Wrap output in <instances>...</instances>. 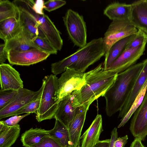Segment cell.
Segmentation results:
<instances>
[{
    "label": "cell",
    "mask_w": 147,
    "mask_h": 147,
    "mask_svg": "<svg viewBox=\"0 0 147 147\" xmlns=\"http://www.w3.org/2000/svg\"><path fill=\"white\" fill-rule=\"evenodd\" d=\"M49 136L54 139L62 147H72L68 128L56 119L53 128L49 130Z\"/></svg>",
    "instance_id": "23"
},
{
    "label": "cell",
    "mask_w": 147,
    "mask_h": 147,
    "mask_svg": "<svg viewBox=\"0 0 147 147\" xmlns=\"http://www.w3.org/2000/svg\"><path fill=\"white\" fill-rule=\"evenodd\" d=\"M110 139L100 140L93 147H109Z\"/></svg>",
    "instance_id": "41"
},
{
    "label": "cell",
    "mask_w": 147,
    "mask_h": 147,
    "mask_svg": "<svg viewBox=\"0 0 147 147\" xmlns=\"http://www.w3.org/2000/svg\"><path fill=\"white\" fill-rule=\"evenodd\" d=\"M84 74L85 84L80 90L76 91L75 101L78 107L82 105L88 111L94 101L104 96L115 81L118 74L105 69L103 63H101Z\"/></svg>",
    "instance_id": "1"
},
{
    "label": "cell",
    "mask_w": 147,
    "mask_h": 147,
    "mask_svg": "<svg viewBox=\"0 0 147 147\" xmlns=\"http://www.w3.org/2000/svg\"><path fill=\"white\" fill-rule=\"evenodd\" d=\"M143 65L142 61L118 74L116 79L104 94L105 111L111 117L122 109L127 100Z\"/></svg>",
    "instance_id": "2"
},
{
    "label": "cell",
    "mask_w": 147,
    "mask_h": 147,
    "mask_svg": "<svg viewBox=\"0 0 147 147\" xmlns=\"http://www.w3.org/2000/svg\"><path fill=\"white\" fill-rule=\"evenodd\" d=\"M63 20L69 37L74 45L80 48L87 43L86 23L82 15L71 9H68Z\"/></svg>",
    "instance_id": "7"
},
{
    "label": "cell",
    "mask_w": 147,
    "mask_h": 147,
    "mask_svg": "<svg viewBox=\"0 0 147 147\" xmlns=\"http://www.w3.org/2000/svg\"><path fill=\"white\" fill-rule=\"evenodd\" d=\"M128 139L127 135L122 137L118 138L114 143V147H124Z\"/></svg>",
    "instance_id": "39"
},
{
    "label": "cell",
    "mask_w": 147,
    "mask_h": 147,
    "mask_svg": "<svg viewBox=\"0 0 147 147\" xmlns=\"http://www.w3.org/2000/svg\"><path fill=\"white\" fill-rule=\"evenodd\" d=\"M75 147H81V146H80V145H79L76 146Z\"/></svg>",
    "instance_id": "43"
},
{
    "label": "cell",
    "mask_w": 147,
    "mask_h": 147,
    "mask_svg": "<svg viewBox=\"0 0 147 147\" xmlns=\"http://www.w3.org/2000/svg\"><path fill=\"white\" fill-rule=\"evenodd\" d=\"M18 91L0 90V110L6 106L16 95Z\"/></svg>",
    "instance_id": "32"
},
{
    "label": "cell",
    "mask_w": 147,
    "mask_h": 147,
    "mask_svg": "<svg viewBox=\"0 0 147 147\" xmlns=\"http://www.w3.org/2000/svg\"><path fill=\"white\" fill-rule=\"evenodd\" d=\"M138 31L130 19L113 20L102 38L105 59L107 57L111 48L115 42L136 34Z\"/></svg>",
    "instance_id": "6"
},
{
    "label": "cell",
    "mask_w": 147,
    "mask_h": 147,
    "mask_svg": "<svg viewBox=\"0 0 147 147\" xmlns=\"http://www.w3.org/2000/svg\"><path fill=\"white\" fill-rule=\"evenodd\" d=\"M50 54L38 49L26 51L7 52V60L12 65L29 66L47 59Z\"/></svg>",
    "instance_id": "10"
},
{
    "label": "cell",
    "mask_w": 147,
    "mask_h": 147,
    "mask_svg": "<svg viewBox=\"0 0 147 147\" xmlns=\"http://www.w3.org/2000/svg\"><path fill=\"white\" fill-rule=\"evenodd\" d=\"M41 96L37 99L29 103L19 110L14 115L24 113H35L36 114L40 106Z\"/></svg>",
    "instance_id": "30"
},
{
    "label": "cell",
    "mask_w": 147,
    "mask_h": 147,
    "mask_svg": "<svg viewBox=\"0 0 147 147\" xmlns=\"http://www.w3.org/2000/svg\"><path fill=\"white\" fill-rule=\"evenodd\" d=\"M146 43L135 48L125 49L107 70L115 71L118 74L135 64L143 55Z\"/></svg>",
    "instance_id": "12"
},
{
    "label": "cell",
    "mask_w": 147,
    "mask_h": 147,
    "mask_svg": "<svg viewBox=\"0 0 147 147\" xmlns=\"http://www.w3.org/2000/svg\"><path fill=\"white\" fill-rule=\"evenodd\" d=\"M87 111V109L82 105L78 107L74 118L68 127L72 147L80 144L81 132Z\"/></svg>",
    "instance_id": "17"
},
{
    "label": "cell",
    "mask_w": 147,
    "mask_h": 147,
    "mask_svg": "<svg viewBox=\"0 0 147 147\" xmlns=\"http://www.w3.org/2000/svg\"><path fill=\"white\" fill-rule=\"evenodd\" d=\"M103 131L102 116L98 114L89 127L80 137L81 147L94 146L100 141V136Z\"/></svg>",
    "instance_id": "19"
},
{
    "label": "cell",
    "mask_w": 147,
    "mask_h": 147,
    "mask_svg": "<svg viewBox=\"0 0 147 147\" xmlns=\"http://www.w3.org/2000/svg\"><path fill=\"white\" fill-rule=\"evenodd\" d=\"M18 8L19 11L18 19L22 27L26 29L33 38L36 36L46 37L42 32L37 26L34 20L23 10Z\"/></svg>",
    "instance_id": "25"
},
{
    "label": "cell",
    "mask_w": 147,
    "mask_h": 147,
    "mask_svg": "<svg viewBox=\"0 0 147 147\" xmlns=\"http://www.w3.org/2000/svg\"><path fill=\"white\" fill-rule=\"evenodd\" d=\"M118 138L117 128L116 127H115L111 132V138L109 147H114V143Z\"/></svg>",
    "instance_id": "40"
},
{
    "label": "cell",
    "mask_w": 147,
    "mask_h": 147,
    "mask_svg": "<svg viewBox=\"0 0 147 147\" xmlns=\"http://www.w3.org/2000/svg\"><path fill=\"white\" fill-rule=\"evenodd\" d=\"M131 12V4L115 2L109 4L105 8L103 13L113 20L130 19Z\"/></svg>",
    "instance_id": "20"
},
{
    "label": "cell",
    "mask_w": 147,
    "mask_h": 147,
    "mask_svg": "<svg viewBox=\"0 0 147 147\" xmlns=\"http://www.w3.org/2000/svg\"><path fill=\"white\" fill-rule=\"evenodd\" d=\"M147 90V80L136 97L126 114L123 119L121 120V122L118 125L117 127L118 128L123 127L140 107L142 102Z\"/></svg>",
    "instance_id": "27"
},
{
    "label": "cell",
    "mask_w": 147,
    "mask_h": 147,
    "mask_svg": "<svg viewBox=\"0 0 147 147\" xmlns=\"http://www.w3.org/2000/svg\"><path fill=\"white\" fill-rule=\"evenodd\" d=\"M19 14V9L13 2L0 0V22L12 18L18 19Z\"/></svg>",
    "instance_id": "26"
},
{
    "label": "cell",
    "mask_w": 147,
    "mask_h": 147,
    "mask_svg": "<svg viewBox=\"0 0 147 147\" xmlns=\"http://www.w3.org/2000/svg\"><path fill=\"white\" fill-rule=\"evenodd\" d=\"M18 19L12 18L0 22V37L2 36L7 31L12 24Z\"/></svg>",
    "instance_id": "35"
},
{
    "label": "cell",
    "mask_w": 147,
    "mask_h": 147,
    "mask_svg": "<svg viewBox=\"0 0 147 147\" xmlns=\"http://www.w3.org/2000/svg\"><path fill=\"white\" fill-rule=\"evenodd\" d=\"M133 34L122 39L115 42L111 48L106 58L103 63L105 69L107 70L113 63L120 56L135 36Z\"/></svg>",
    "instance_id": "21"
},
{
    "label": "cell",
    "mask_w": 147,
    "mask_h": 147,
    "mask_svg": "<svg viewBox=\"0 0 147 147\" xmlns=\"http://www.w3.org/2000/svg\"><path fill=\"white\" fill-rule=\"evenodd\" d=\"M20 128L19 124L8 127L0 132V147H11L20 135Z\"/></svg>",
    "instance_id": "24"
},
{
    "label": "cell",
    "mask_w": 147,
    "mask_h": 147,
    "mask_svg": "<svg viewBox=\"0 0 147 147\" xmlns=\"http://www.w3.org/2000/svg\"><path fill=\"white\" fill-rule=\"evenodd\" d=\"M141 141L142 140L139 139L135 138L130 147H141L142 144Z\"/></svg>",
    "instance_id": "42"
},
{
    "label": "cell",
    "mask_w": 147,
    "mask_h": 147,
    "mask_svg": "<svg viewBox=\"0 0 147 147\" xmlns=\"http://www.w3.org/2000/svg\"><path fill=\"white\" fill-rule=\"evenodd\" d=\"M5 43L0 45V65L4 63L7 59V52L5 49Z\"/></svg>",
    "instance_id": "38"
},
{
    "label": "cell",
    "mask_w": 147,
    "mask_h": 147,
    "mask_svg": "<svg viewBox=\"0 0 147 147\" xmlns=\"http://www.w3.org/2000/svg\"><path fill=\"white\" fill-rule=\"evenodd\" d=\"M141 147H145L144 145H143V144H142Z\"/></svg>",
    "instance_id": "44"
},
{
    "label": "cell",
    "mask_w": 147,
    "mask_h": 147,
    "mask_svg": "<svg viewBox=\"0 0 147 147\" xmlns=\"http://www.w3.org/2000/svg\"><path fill=\"white\" fill-rule=\"evenodd\" d=\"M66 3V1L63 0H49L45 2L44 9L50 12L61 7Z\"/></svg>",
    "instance_id": "33"
},
{
    "label": "cell",
    "mask_w": 147,
    "mask_h": 147,
    "mask_svg": "<svg viewBox=\"0 0 147 147\" xmlns=\"http://www.w3.org/2000/svg\"><path fill=\"white\" fill-rule=\"evenodd\" d=\"M0 81L1 90L18 91L23 88L20 74L8 64L0 65Z\"/></svg>",
    "instance_id": "13"
},
{
    "label": "cell",
    "mask_w": 147,
    "mask_h": 147,
    "mask_svg": "<svg viewBox=\"0 0 147 147\" xmlns=\"http://www.w3.org/2000/svg\"><path fill=\"white\" fill-rule=\"evenodd\" d=\"M85 83L84 73L68 67L58 79L59 101L76 90H80Z\"/></svg>",
    "instance_id": "9"
},
{
    "label": "cell",
    "mask_w": 147,
    "mask_h": 147,
    "mask_svg": "<svg viewBox=\"0 0 147 147\" xmlns=\"http://www.w3.org/2000/svg\"><path fill=\"white\" fill-rule=\"evenodd\" d=\"M42 81L45 85L36 116L38 122L54 118L60 102L58 79L56 76H46Z\"/></svg>",
    "instance_id": "5"
},
{
    "label": "cell",
    "mask_w": 147,
    "mask_h": 147,
    "mask_svg": "<svg viewBox=\"0 0 147 147\" xmlns=\"http://www.w3.org/2000/svg\"><path fill=\"white\" fill-rule=\"evenodd\" d=\"M22 29V26L18 19L12 24L7 31L0 38L5 42L18 35Z\"/></svg>",
    "instance_id": "29"
},
{
    "label": "cell",
    "mask_w": 147,
    "mask_h": 147,
    "mask_svg": "<svg viewBox=\"0 0 147 147\" xmlns=\"http://www.w3.org/2000/svg\"><path fill=\"white\" fill-rule=\"evenodd\" d=\"M76 91L67 96L59 102L54 118L67 128L73 119L78 107L75 98Z\"/></svg>",
    "instance_id": "14"
},
{
    "label": "cell",
    "mask_w": 147,
    "mask_h": 147,
    "mask_svg": "<svg viewBox=\"0 0 147 147\" xmlns=\"http://www.w3.org/2000/svg\"><path fill=\"white\" fill-rule=\"evenodd\" d=\"M44 1L43 0H36L32 6L33 10L38 14L42 15L44 14Z\"/></svg>",
    "instance_id": "37"
},
{
    "label": "cell",
    "mask_w": 147,
    "mask_h": 147,
    "mask_svg": "<svg viewBox=\"0 0 147 147\" xmlns=\"http://www.w3.org/2000/svg\"><path fill=\"white\" fill-rule=\"evenodd\" d=\"M129 130L135 138L142 141L147 136V90L142 104L134 114Z\"/></svg>",
    "instance_id": "11"
},
{
    "label": "cell",
    "mask_w": 147,
    "mask_h": 147,
    "mask_svg": "<svg viewBox=\"0 0 147 147\" xmlns=\"http://www.w3.org/2000/svg\"><path fill=\"white\" fill-rule=\"evenodd\" d=\"M32 147H62L54 139L48 136L42 142Z\"/></svg>",
    "instance_id": "34"
},
{
    "label": "cell",
    "mask_w": 147,
    "mask_h": 147,
    "mask_svg": "<svg viewBox=\"0 0 147 147\" xmlns=\"http://www.w3.org/2000/svg\"><path fill=\"white\" fill-rule=\"evenodd\" d=\"M49 135V130L32 127L21 135V140L24 146L32 147L42 142Z\"/></svg>",
    "instance_id": "22"
},
{
    "label": "cell",
    "mask_w": 147,
    "mask_h": 147,
    "mask_svg": "<svg viewBox=\"0 0 147 147\" xmlns=\"http://www.w3.org/2000/svg\"><path fill=\"white\" fill-rule=\"evenodd\" d=\"M33 36L22 27V31L14 38L5 42L7 51L21 52L38 49L32 41Z\"/></svg>",
    "instance_id": "16"
},
{
    "label": "cell",
    "mask_w": 147,
    "mask_h": 147,
    "mask_svg": "<svg viewBox=\"0 0 147 147\" xmlns=\"http://www.w3.org/2000/svg\"><path fill=\"white\" fill-rule=\"evenodd\" d=\"M13 2L18 8L34 20L38 28L55 48L57 51H61L63 40L60 32L48 16L45 13L38 14L33 10L32 7L34 1L33 0H16Z\"/></svg>",
    "instance_id": "4"
},
{
    "label": "cell",
    "mask_w": 147,
    "mask_h": 147,
    "mask_svg": "<svg viewBox=\"0 0 147 147\" xmlns=\"http://www.w3.org/2000/svg\"><path fill=\"white\" fill-rule=\"evenodd\" d=\"M30 114L27 113L22 115H14L5 121H0L9 126H14L18 124L22 119Z\"/></svg>",
    "instance_id": "36"
},
{
    "label": "cell",
    "mask_w": 147,
    "mask_h": 147,
    "mask_svg": "<svg viewBox=\"0 0 147 147\" xmlns=\"http://www.w3.org/2000/svg\"><path fill=\"white\" fill-rule=\"evenodd\" d=\"M130 20L136 29L147 36V0H140L131 3Z\"/></svg>",
    "instance_id": "15"
},
{
    "label": "cell",
    "mask_w": 147,
    "mask_h": 147,
    "mask_svg": "<svg viewBox=\"0 0 147 147\" xmlns=\"http://www.w3.org/2000/svg\"><path fill=\"white\" fill-rule=\"evenodd\" d=\"M147 42V36L142 32L138 30L134 37L127 46L125 49L136 48Z\"/></svg>",
    "instance_id": "31"
},
{
    "label": "cell",
    "mask_w": 147,
    "mask_h": 147,
    "mask_svg": "<svg viewBox=\"0 0 147 147\" xmlns=\"http://www.w3.org/2000/svg\"><path fill=\"white\" fill-rule=\"evenodd\" d=\"M142 69L134 84L130 95L124 105L119 111L118 118L123 119L126 114L136 97L147 80V58L142 61Z\"/></svg>",
    "instance_id": "18"
},
{
    "label": "cell",
    "mask_w": 147,
    "mask_h": 147,
    "mask_svg": "<svg viewBox=\"0 0 147 147\" xmlns=\"http://www.w3.org/2000/svg\"><path fill=\"white\" fill-rule=\"evenodd\" d=\"M102 38L94 39L84 47L51 65V71L56 76L64 72L67 67L84 73L90 65L104 56Z\"/></svg>",
    "instance_id": "3"
},
{
    "label": "cell",
    "mask_w": 147,
    "mask_h": 147,
    "mask_svg": "<svg viewBox=\"0 0 147 147\" xmlns=\"http://www.w3.org/2000/svg\"><path fill=\"white\" fill-rule=\"evenodd\" d=\"M32 41L39 49L44 52L50 55L56 54L57 53V51L46 37L36 36L32 39Z\"/></svg>",
    "instance_id": "28"
},
{
    "label": "cell",
    "mask_w": 147,
    "mask_h": 147,
    "mask_svg": "<svg viewBox=\"0 0 147 147\" xmlns=\"http://www.w3.org/2000/svg\"><path fill=\"white\" fill-rule=\"evenodd\" d=\"M45 84L42 81V86L37 91H34L22 88L17 92L10 101L0 110V119L14 116L19 110L31 102L38 98L42 95Z\"/></svg>",
    "instance_id": "8"
}]
</instances>
